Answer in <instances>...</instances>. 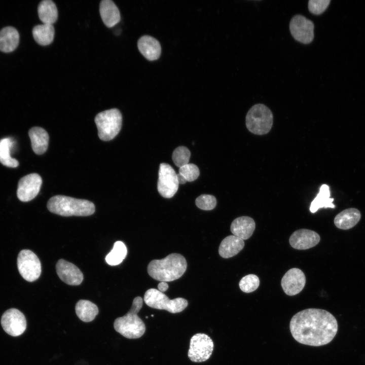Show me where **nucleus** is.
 Returning a JSON list of instances; mask_svg holds the SVG:
<instances>
[{"label": "nucleus", "instance_id": "1", "mask_svg": "<svg viewBox=\"0 0 365 365\" xmlns=\"http://www.w3.org/2000/svg\"><path fill=\"white\" fill-rule=\"evenodd\" d=\"M289 328L294 338L300 343L320 346L332 341L338 331V323L327 311L309 308L293 316Z\"/></svg>", "mask_w": 365, "mask_h": 365}, {"label": "nucleus", "instance_id": "2", "mask_svg": "<svg viewBox=\"0 0 365 365\" xmlns=\"http://www.w3.org/2000/svg\"><path fill=\"white\" fill-rule=\"evenodd\" d=\"M187 267L185 257L173 253L161 260H153L148 266L149 275L156 280L169 282L180 278Z\"/></svg>", "mask_w": 365, "mask_h": 365}, {"label": "nucleus", "instance_id": "3", "mask_svg": "<svg viewBox=\"0 0 365 365\" xmlns=\"http://www.w3.org/2000/svg\"><path fill=\"white\" fill-rule=\"evenodd\" d=\"M47 206L51 212L63 216H86L95 210L94 204L89 200L62 195L51 197Z\"/></svg>", "mask_w": 365, "mask_h": 365}, {"label": "nucleus", "instance_id": "4", "mask_svg": "<svg viewBox=\"0 0 365 365\" xmlns=\"http://www.w3.org/2000/svg\"><path fill=\"white\" fill-rule=\"evenodd\" d=\"M142 306V299L135 297L130 310L123 316L116 318L114 323L115 330L124 337L137 339L141 337L145 331L143 321L137 315Z\"/></svg>", "mask_w": 365, "mask_h": 365}, {"label": "nucleus", "instance_id": "5", "mask_svg": "<svg viewBox=\"0 0 365 365\" xmlns=\"http://www.w3.org/2000/svg\"><path fill=\"white\" fill-rule=\"evenodd\" d=\"M273 122L271 111L266 105L258 103L248 111L245 124L249 131L256 135H264L271 130Z\"/></svg>", "mask_w": 365, "mask_h": 365}, {"label": "nucleus", "instance_id": "6", "mask_svg": "<svg viewBox=\"0 0 365 365\" xmlns=\"http://www.w3.org/2000/svg\"><path fill=\"white\" fill-rule=\"evenodd\" d=\"M95 123L99 138L103 141L113 139L119 133L122 123V116L117 108H112L98 113Z\"/></svg>", "mask_w": 365, "mask_h": 365}, {"label": "nucleus", "instance_id": "7", "mask_svg": "<svg viewBox=\"0 0 365 365\" xmlns=\"http://www.w3.org/2000/svg\"><path fill=\"white\" fill-rule=\"evenodd\" d=\"M144 301L151 308L165 310L172 313L182 311L188 304L185 299L177 298L170 300L163 293L155 288H150L145 291Z\"/></svg>", "mask_w": 365, "mask_h": 365}, {"label": "nucleus", "instance_id": "8", "mask_svg": "<svg viewBox=\"0 0 365 365\" xmlns=\"http://www.w3.org/2000/svg\"><path fill=\"white\" fill-rule=\"evenodd\" d=\"M17 266L22 277L26 281L37 280L41 273V264L36 255L28 249L20 251L17 258Z\"/></svg>", "mask_w": 365, "mask_h": 365}, {"label": "nucleus", "instance_id": "9", "mask_svg": "<svg viewBox=\"0 0 365 365\" xmlns=\"http://www.w3.org/2000/svg\"><path fill=\"white\" fill-rule=\"evenodd\" d=\"M213 349L211 339L203 333L194 335L190 340L188 355L195 362H203L209 358Z\"/></svg>", "mask_w": 365, "mask_h": 365}, {"label": "nucleus", "instance_id": "10", "mask_svg": "<svg viewBox=\"0 0 365 365\" xmlns=\"http://www.w3.org/2000/svg\"><path fill=\"white\" fill-rule=\"evenodd\" d=\"M158 175L159 193L164 198H172L177 191L179 186L175 170L169 164L162 163L160 164Z\"/></svg>", "mask_w": 365, "mask_h": 365}, {"label": "nucleus", "instance_id": "11", "mask_svg": "<svg viewBox=\"0 0 365 365\" xmlns=\"http://www.w3.org/2000/svg\"><path fill=\"white\" fill-rule=\"evenodd\" d=\"M313 22L301 15L294 16L289 22V30L293 38L297 41L308 44L314 39Z\"/></svg>", "mask_w": 365, "mask_h": 365}, {"label": "nucleus", "instance_id": "12", "mask_svg": "<svg viewBox=\"0 0 365 365\" xmlns=\"http://www.w3.org/2000/svg\"><path fill=\"white\" fill-rule=\"evenodd\" d=\"M1 324L8 334L16 337L21 335L25 331L26 320L21 312L17 309L11 308L3 314Z\"/></svg>", "mask_w": 365, "mask_h": 365}, {"label": "nucleus", "instance_id": "13", "mask_svg": "<svg viewBox=\"0 0 365 365\" xmlns=\"http://www.w3.org/2000/svg\"><path fill=\"white\" fill-rule=\"evenodd\" d=\"M42 184L41 177L37 173H30L20 179L17 195L22 202L29 201L38 194Z\"/></svg>", "mask_w": 365, "mask_h": 365}, {"label": "nucleus", "instance_id": "14", "mask_svg": "<svg viewBox=\"0 0 365 365\" xmlns=\"http://www.w3.org/2000/svg\"><path fill=\"white\" fill-rule=\"evenodd\" d=\"M306 283V277L300 269L294 268L288 270L282 277L281 285L284 292L293 296L300 293Z\"/></svg>", "mask_w": 365, "mask_h": 365}, {"label": "nucleus", "instance_id": "15", "mask_svg": "<svg viewBox=\"0 0 365 365\" xmlns=\"http://www.w3.org/2000/svg\"><path fill=\"white\" fill-rule=\"evenodd\" d=\"M56 272L59 278L65 283L70 285H78L83 280L81 271L74 264L60 259L56 265Z\"/></svg>", "mask_w": 365, "mask_h": 365}, {"label": "nucleus", "instance_id": "16", "mask_svg": "<svg viewBox=\"0 0 365 365\" xmlns=\"http://www.w3.org/2000/svg\"><path fill=\"white\" fill-rule=\"evenodd\" d=\"M320 240L319 235L315 231L302 229L295 231L291 235L289 242L295 249L305 250L315 246Z\"/></svg>", "mask_w": 365, "mask_h": 365}, {"label": "nucleus", "instance_id": "17", "mask_svg": "<svg viewBox=\"0 0 365 365\" xmlns=\"http://www.w3.org/2000/svg\"><path fill=\"white\" fill-rule=\"evenodd\" d=\"M137 47L141 54L148 60L158 59L161 53V47L159 41L150 35H143L138 41Z\"/></svg>", "mask_w": 365, "mask_h": 365}, {"label": "nucleus", "instance_id": "18", "mask_svg": "<svg viewBox=\"0 0 365 365\" xmlns=\"http://www.w3.org/2000/svg\"><path fill=\"white\" fill-rule=\"evenodd\" d=\"M256 228L253 218L247 216H242L235 218L231 223V231L232 234L243 240L249 238Z\"/></svg>", "mask_w": 365, "mask_h": 365}, {"label": "nucleus", "instance_id": "19", "mask_svg": "<svg viewBox=\"0 0 365 365\" xmlns=\"http://www.w3.org/2000/svg\"><path fill=\"white\" fill-rule=\"evenodd\" d=\"M361 213L355 208L346 209L336 215L334 224L339 229L348 230L354 227L359 221Z\"/></svg>", "mask_w": 365, "mask_h": 365}, {"label": "nucleus", "instance_id": "20", "mask_svg": "<svg viewBox=\"0 0 365 365\" xmlns=\"http://www.w3.org/2000/svg\"><path fill=\"white\" fill-rule=\"evenodd\" d=\"M244 246L243 239L234 235H229L222 241L219 246L218 253L223 258H230L237 254Z\"/></svg>", "mask_w": 365, "mask_h": 365}, {"label": "nucleus", "instance_id": "21", "mask_svg": "<svg viewBox=\"0 0 365 365\" xmlns=\"http://www.w3.org/2000/svg\"><path fill=\"white\" fill-rule=\"evenodd\" d=\"M99 12L103 23L108 27L115 26L120 20V11L111 0L102 1L99 6Z\"/></svg>", "mask_w": 365, "mask_h": 365}, {"label": "nucleus", "instance_id": "22", "mask_svg": "<svg viewBox=\"0 0 365 365\" xmlns=\"http://www.w3.org/2000/svg\"><path fill=\"white\" fill-rule=\"evenodd\" d=\"M33 152L38 155L44 154L47 150L49 143V135L43 128L33 127L28 132Z\"/></svg>", "mask_w": 365, "mask_h": 365}, {"label": "nucleus", "instance_id": "23", "mask_svg": "<svg viewBox=\"0 0 365 365\" xmlns=\"http://www.w3.org/2000/svg\"><path fill=\"white\" fill-rule=\"evenodd\" d=\"M19 42V34L14 27L7 26L0 31V51L2 52L13 51L17 47Z\"/></svg>", "mask_w": 365, "mask_h": 365}, {"label": "nucleus", "instance_id": "24", "mask_svg": "<svg viewBox=\"0 0 365 365\" xmlns=\"http://www.w3.org/2000/svg\"><path fill=\"white\" fill-rule=\"evenodd\" d=\"M40 19L43 24H53L57 19L58 11L55 3L51 0H44L38 8Z\"/></svg>", "mask_w": 365, "mask_h": 365}, {"label": "nucleus", "instance_id": "25", "mask_svg": "<svg viewBox=\"0 0 365 365\" xmlns=\"http://www.w3.org/2000/svg\"><path fill=\"white\" fill-rule=\"evenodd\" d=\"M333 201L334 199L330 198L328 186L323 184L320 187L319 193L312 201L310 206V211L312 213H315L321 208H334L335 206L333 203Z\"/></svg>", "mask_w": 365, "mask_h": 365}, {"label": "nucleus", "instance_id": "26", "mask_svg": "<svg viewBox=\"0 0 365 365\" xmlns=\"http://www.w3.org/2000/svg\"><path fill=\"white\" fill-rule=\"evenodd\" d=\"M77 316L84 322L93 320L98 313V308L93 303L86 300H80L75 307Z\"/></svg>", "mask_w": 365, "mask_h": 365}, {"label": "nucleus", "instance_id": "27", "mask_svg": "<svg viewBox=\"0 0 365 365\" xmlns=\"http://www.w3.org/2000/svg\"><path fill=\"white\" fill-rule=\"evenodd\" d=\"M54 33L55 30L52 24L37 25L32 29V35L34 40L42 46L51 44L54 39Z\"/></svg>", "mask_w": 365, "mask_h": 365}, {"label": "nucleus", "instance_id": "28", "mask_svg": "<svg viewBox=\"0 0 365 365\" xmlns=\"http://www.w3.org/2000/svg\"><path fill=\"white\" fill-rule=\"evenodd\" d=\"M14 141L9 137L0 140V162L8 167L15 168L18 166V161L10 156V151L13 146Z\"/></svg>", "mask_w": 365, "mask_h": 365}, {"label": "nucleus", "instance_id": "29", "mask_svg": "<svg viewBox=\"0 0 365 365\" xmlns=\"http://www.w3.org/2000/svg\"><path fill=\"white\" fill-rule=\"evenodd\" d=\"M127 253V250L125 244L120 241H116L112 250L105 257V261L111 266L118 265L126 258Z\"/></svg>", "mask_w": 365, "mask_h": 365}, {"label": "nucleus", "instance_id": "30", "mask_svg": "<svg viewBox=\"0 0 365 365\" xmlns=\"http://www.w3.org/2000/svg\"><path fill=\"white\" fill-rule=\"evenodd\" d=\"M190 156V150L186 147L180 146L174 150L172 158L174 164L180 168L189 163Z\"/></svg>", "mask_w": 365, "mask_h": 365}, {"label": "nucleus", "instance_id": "31", "mask_svg": "<svg viewBox=\"0 0 365 365\" xmlns=\"http://www.w3.org/2000/svg\"><path fill=\"white\" fill-rule=\"evenodd\" d=\"M260 285V279L254 274H248L244 276L239 281L240 289L246 293L256 290Z\"/></svg>", "mask_w": 365, "mask_h": 365}, {"label": "nucleus", "instance_id": "32", "mask_svg": "<svg viewBox=\"0 0 365 365\" xmlns=\"http://www.w3.org/2000/svg\"><path fill=\"white\" fill-rule=\"evenodd\" d=\"M195 203L196 206L201 209L210 210L216 206V199L212 195L203 194L197 198Z\"/></svg>", "mask_w": 365, "mask_h": 365}, {"label": "nucleus", "instance_id": "33", "mask_svg": "<svg viewBox=\"0 0 365 365\" xmlns=\"http://www.w3.org/2000/svg\"><path fill=\"white\" fill-rule=\"evenodd\" d=\"M179 173L182 175L187 181H193L199 176L200 172L197 165L188 163L179 168Z\"/></svg>", "mask_w": 365, "mask_h": 365}, {"label": "nucleus", "instance_id": "34", "mask_svg": "<svg viewBox=\"0 0 365 365\" xmlns=\"http://www.w3.org/2000/svg\"><path fill=\"white\" fill-rule=\"evenodd\" d=\"M330 0H310L308 2L309 11L313 14H322L328 6Z\"/></svg>", "mask_w": 365, "mask_h": 365}, {"label": "nucleus", "instance_id": "35", "mask_svg": "<svg viewBox=\"0 0 365 365\" xmlns=\"http://www.w3.org/2000/svg\"><path fill=\"white\" fill-rule=\"evenodd\" d=\"M158 290L162 292H165L168 288V284L166 282L161 281L158 285Z\"/></svg>", "mask_w": 365, "mask_h": 365}, {"label": "nucleus", "instance_id": "36", "mask_svg": "<svg viewBox=\"0 0 365 365\" xmlns=\"http://www.w3.org/2000/svg\"><path fill=\"white\" fill-rule=\"evenodd\" d=\"M177 177L179 184H184L187 181L185 177L179 173L177 174Z\"/></svg>", "mask_w": 365, "mask_h": 365}]
</instances>
